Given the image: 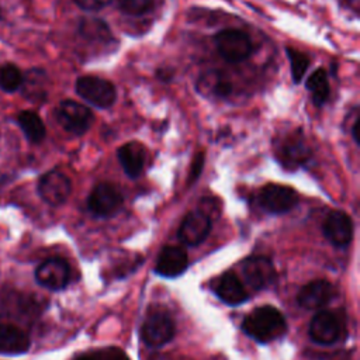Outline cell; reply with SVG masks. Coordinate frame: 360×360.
I'll return each mask as SVG.
<instances>
[{
  "mask_svg": "<svg viewBox=\"0 0 360 360\" xmlns=\"http://www.w3.org/2000/svg\"><path fill=\"white\" fill-rule=\"evenodd\" d=\"M307 89L312 94V100L316 105H322L329 98V82L325 69H316L307 80Z\"/></svg>",
  "mask_w": 360,
  "mask_h": 360,
  "instance_id": "603a6c76",
  "label": "cell"
},
{
  "mask_svg": "<svg viewBox=\"0 0 360 360\" xmlns=\"http://www.w3.org/2000/svg\"><path fill=\"white\" fill-rule=\"evenodd\" d=\"M121 205L122 195L118 188L110 183L97 184L87 198V208L96 217H111L121 208Z\"/></svg>",
  "mask_w": 360,
  "mask_h": 360,
  "instance_id": "ba28073f",
  "label": "cell"
},
{
  "mask_svg": "<svg viewBox=\"0 0 360 360\" xmlns=\"http://www.w3.org/2000/svg\"><path fill=\"white\" fill-rule=\"evenodd\" d=\"M30 347L28 335L11 323H0V353L21 354Z\"/></svg>",
  "mask_w": 360,
  "mask_h": 360,
  "instance_id": "ac0fdd59",
  "label": "cell"
},
{
  "mask_svg": "<svg viewBox=\"0 0 360 360\" xmlns=\"http://www.w3.org/2000/svg\"><path fill=\"white\" fill-rule=\"evenodd\" d=\"M211 231V219L202 211H193L188 212L180 228H179V239L188 246H195L201 243Z\"/></svg>",
  "mask_w": 360,
  "mask_h": 360,
  "instance_id": "4fadbf2b",
  "label": "cell"
},
{
  "mask_svg": "<svg viewBox=\"0 0 360 360\" xmlns=\"http://www.w3.org/2000/svg\"><path fill=\"white\" fill-rule=\"evenodd\" d=\"M246 335L260 343H269L281 338L287 330L284 315L274 307L264 305L253 309L242 323Z\"/></svg>",
  "mask_w": 360,
  "mask_h": 360,
  "instance_id": "6da1fadb",
  "label": "cell"
},
{
  "mask_svg": "<svg viewBox=\"0 0 360 360\" xmlns=\"http://www.w3.org/2000/svg\"><path fill=\"white\" fill-rule=\"evenodd\" d=\"M214 42L219 55L231 63H238L248 59L253 51L250 38L248 34L239 30L219 31L214 37Z\"/></svg>",
  "mask_w": 360,
  "mask_h": 360,
  "instance_id": "3957f363",
  "label": "cell"
},
{
  "mask_svg": "<svg viewBox=\"0 0 360 360\" xmlns=\"http://www.w3.org/2000/svg\"><path fill=\"white\" fill-rule=\"evenodd\" d=\"M101 360H128V357L118 349H108L101 356Z\"/></svg>",
  "mask_w": 360,
  "mask_h": 360,
  "instance_id": "f1b7e54d",
  "label": "cell"
},
{
  "mask_svg": "<svg viewBox=\"0 0 360 360\" xmlns=\"http://www.w3.org/2000/svg\"><path fill=\"white\" fill-rule=\"evenodd\" d=\"M155 0H118L120 10L127 15H142L153 8Z\"/></svg>",
  "mask_w": 360,
  "mask_h": 360,
  "instance_id": "4316f807",
  "label": "cell"
},
{
  "mask_svg": "<svg viewBox=\"0 0 360 360\" xmlns=\"http://www.w3.org/2000/svg\"><path fill=\"white\" fill-rule=\"evenodd\" d=\"M197 87L201 93L212 97H226L232 91L231 82H228V79L221 72L215 70L204 73L200 77Z\"/></svg>",
  "mask_w": 360,
  "mask_h": 360,
  "instance_id": "ffe728a7",
  "label": "cell"
},
{
  "mask_svg": "<svg viewBox=\"0 0 360 360\" xmlns=\"http://www.w3.org/2000/svg\"><path fill=\"white\" fill-rule=\"evenodd\" d=\"M76 93L97 108H108L115 103V86L97 76H83L76 80Z\"/></svg>",
  "mask_w": 360,
  "mask_h": 360,
  "instance_id": "7a4b0ae2",
  "label": "cell"
},
{
  "mask_svg": "<svg viewBox=\"0 0 360 360\" xmlns=\"http://www.w3.org/2000/svg\"><path fill=\"white\" fill-rule=\"evenodd\" d=\"M173 335L174 322L169 314L160 309L150 312L141 328V336L143 342L150 347H159L167 343L172 340Z\"/></svg>",
  "mask_w": 360,
  "mask_h": 360,
  "instance_id": "277c9868",
  "label": "cell"
},
{
  "mask_svg": "<svg viewBox=\"0 0 360 360\" xmlns=\"http://www.w3.org/2000/svg\"><path fill=\"white\" fill-rule=\"evenodd\" d=\"M0 18H1V10H0Z\"/></svg>",
  "mask_w": 360,
  "mask_h": 360,
  "instance_id": "d6a6232c",
  "label": "cell"
},
{
  "mask_svg": "<svg viewBox=\"0 0 360 360\" xmlns=\"http://www.w3.org/2000/svg\"><path fill=\"white\" fill-rule=\"evenodd\" d=\"M56 120L65 131L82 135L89 129L93 121V114L86 105L77 101L63 100L56 108Z\"/></svg>",
  "mask_w": 360,
  "mask_h": 360,
  "instance_id": "5b68a950",
  "label": "cell"
},
{
  "mask_svg": "<svg viewBox=\"0 0 360 360\" xmlns=\"http://www.w3.org/2000/svg\"><path fill=\"white\" fill-rule=\"evenodd\" d=\"M70 277L69 264L60 257H51L42 262L35 270L37 281L49 290H62Z\"/></svg>",
  "mask_w": 360,
  "mask_h": 360,
  "instance_id": "9c48e42d",
  "label": "cell"
},
{
  "mask_svg": "<svg viewBox=\"0 0 360 360\" xmlns=\"http://www.w3.org/2000/svg\"><path fill=\"white\" fill-rule=\"evenodd\" d=\"M80 8L87 11H97L107 7L112 0H73Z\"/></svg>",
  "mask_w": 360,
  "mask_h": 360,
  "instance_id": "83f0119b",
  "label": "cell"
},
{
  "mask_svg": "<svg viewBox=\"0 0 360 360\" xmlns=\"http://www.w3.org/2000/svg\"><path fill=\"white\" fill-rule=\"evenodd\" d=\"M76 360H98V359L96 356H93V354H83V356L77 357Z\"/></svg>",
  "mask_w": 360,
  "mask_h": 360,
  "instance_id": "1f68e13d",
  "label": "cell"
},
{
  "mask_svg": "<svg viewBox=\"0 0 360 360\" xmlns=\"http://www.w3.org/2000/svg\"><path fill=\"white\" fill-rule=\"evenodd\" d=\"M335 297V287L326 280H314L305 284L297 297L301 307L307 309H318L325 307Z\"/></svg>",
  "mask_w": 360,
  "mask_h": 360,
  "instance_id": "9a60e30c",
  "label": "cell"
},
{
  "mask_svg": "<svg viewBox=\"0 0 360 360\" xmlns=\"http://www.w3.org/2000/svg\"><path fill=\"white\" fill-rule=\"evenodd\" d=\"M22 73L13 63L0 65V89L7 93L18 90L22 84Z\"/></svg>",
  "mask_w": 360,
  "mask_h": 360,
  "instance_id": "d4e9b609",
  "label": "cell"
},
{
  "mask_svg": "<svg viewBox=\"0 0 360 360\" xmlns=\"http://www.w3.org/2000/svg\"><path fill=\"white\" fill-rule=\"evenodd\" d=\"M242 274L248 284L255 290L269 287L276 278V270L271 260L266 256H252L242 263Z\"/></svg>",
  "mask_w": 360,
  "mask_h": 360,
  "instance_id": "8fae6325",
  "label": "cell"
},
{
  "mask_svg": "<svg viewBox=\"0 0 360 360\" xmlns=\"http://www.w3.org/2000/svg\"><path fill=\"white\" fill-rule=\"evenodd\" d=\"M22 93L32 101L44 100L46 96V76L39 69H32L25 77H22Z\"/></svg>",
  "mask_w": 360,
  "mask_h": 360,
  "instance_id": "7402d4cb",
  "label": "cell"
},
{
  "mask_svg": "<svg viewBox=\"0 0 360 360\" xmlns=\"http://www.w3.org/2000/svg\"><path fill=\"white\" fill-rule=\"evenodd\" d=\"M212 287L218 298L228 305H239L245 302L249 297L242 281L232 273H225L219 276L214 281Z\"/></svg>",
  "mask_w": 360,
  "mask_h": 360,
  "instance_id": "e0dca14e",
  "label": "cell"
},
{
  "mask_svg": "<svg viewBox=\"0 0 360 360\" xmlns=\"http://www.w3.org/2000/svg\"><path fill=\"white\" fill-rule=\"evenodd\" d=\"M118 160L124 172L129 177H138L145 166V148L138 142H128L122 145L118 152Z\"/></svg>",
  "mask_w": 360,
  "mask_h": 360,
  "instance_id": "d6986e66",
  "label": "cell"
},
{
  "mask_svg": "<svg viewBox=\"0 0 360 360\" xmlns=\"http://www.w3.org/2000/svg\"><path fill=\"white\" fill-rule=\"evenodd\" d=\"M276 153L280 163L290 170H294L298 166L304 165L311 156V150L301 132H295L284 138L280 142Z\"/></svg>",
  "mask_w": 360,
  "mask_h": 360,
  "instance_id": "30bf717a",
  "label": "cell"
},
{
  "mask_svg": "<svg viewBox=\"0 0 360 360\" xmlns=\"http://www.w3.org/2000/svg\"><path fill=\"white\" fill-rule=\"evenodd\" d=\"M342 325L330 311H319L309 323V336L319 345H332L340 338Z\"/></svg>",
  "mask_w": 360,
  "mask_h": 360,
  "instance_id": "7c38bea8",
  "label": "cell"
},
{
  "mask_svg": "<svg viewBox=\"0 0 360 360\" xmlns=\"http://www.w3.org/2000/svg\"><path fill=\"white\" fill-rule=\"evenodd\" d=\"M72 191L70 179L59 172L49 170L38 181V194L39 197L49 205H60L63 204Z\"/></svg>",
  "mask_w": 360,
  "mask_h": 360,
  "instance_id": "52a82bcc",
  "label": "cell"
},
{
  "mask_svg": "<svg viewBox=\"0 0 360 360\" xmlns=\"http://www.w3.org/2000/svg\"><path fill=\"white\" fill-rule=\"evenodd\" d=\"M17 122L31 143H39L45 138V125L39 115L34 111H21L17 115Z\"/></svg>",
  "mask_w": 360,
  "mask_h": 360,
  "instance_id": "44dd1931",
  "label": "cell"
},
{
  "mask_svg": "<svg viewBox=\"0 0 360 360\" xmlns=\"http://www.w3.org/2000/svg\"><path fill=\"white\" fill-rule=\"evenodd\" d=\"M202 169V156L198 155L194 162H193V169H191V173H190V177L191 180H195L198 176H200V172Z\"/></svg>",
  "mask_w": 360,
  "mask_h": 360,
  "instance_id": "f546056e",
  "label": "cell"
},
{
  "mask_svg": "<svg viewBox=\"0 0 360 360\" xmlns=\"http://www.w3.org/2000/svg\"><path fill=\"white\" fill-rule=\"evenodd\" d=\"M357 132H359V120H356V121H354V124H353V127H352V135H353V139H354V142H356V143H359V142H360Z\"/></svg>",
  "mask_w": 360,
  "mask_h": 360,
  "instance_id": "4dcf8cb0",
  "label": "cell"
},
{
  "mask_svg": "<svg viewBox=\"0 0 360 360\" xmlns=\"http://www.w3.org/2000/svg\"><path fill=\"white\" fill-rule=\"evenodd\" d=\"M188 266V257L180 246H165L156 262V273L163 277H177L184 273Z\"/></svg>",
  "mask_w": 360,
  "mask_h": 360,
  "instance_id": "2e32d148",
  "label": "cell"
},
{
  "mask_svg": "<svg viewBox=\"0 0 360 360\" xmlns=\"http://www.w3.org/2000/svg\"><path fill=\"white\" fill-rule=\"evenodd\" d=\"M325 238L335 246L343 248L352 242L353 238V221L343 211H332L322 226Z\"/></svg>",
  "mask_w": 360,
  "mask_h": 360,
  "instance_id": "5bb4252c",
  "label": "cell"
},
{
  "mask_svg": "<svg viewBox=\"0 0 360 360\" xmlns=\"http://www.w3.org/2000/svg\"><path fill=\"white\" fill-rule=\"evenodd\" d=\"M259 202L270 214H284L297 205L298 194L288 186L270 183L260 190Z\"/></svg>",
  "mask_w": 360,
  "mask_h": 360,
  "instance_id": "8992f818",
  "label": "cell"
},
{
  "mask_svg": "<svg viewBox=\"0 0 360 360\" xmlns=\"http://www.w3.org/2000/svg\"><path fill=\"white\" fill-rule=\"evenodd\" d=\"M285 51H287V56H288L290 65H291L292 80L295 83H300L309 66V58L304 52H301L295 48H291V46H287Z\"/></svg>",
  "mask_w": 360,
  "mask_h": 360,
  "instance_id": "484cf974",
  "label": "cell"
},
{
  "mask_svg": "<svg viewBox=\"0 0 360 360\" xmlns=\"http://www.w3.org/2000/svg\"><path fill=\"white\" fill-rule=\"evenodd\" d=\"M80 34L86 39L96 42H108L112 39L108 25L98 18H84L80 24Z\"/></svg>",
  "mask_w": 360,
  "mask_h": 360,
  "instance_id": "cb8c5ba5",
  "label": "cell"
}]
</instances>
